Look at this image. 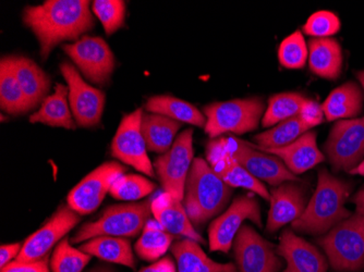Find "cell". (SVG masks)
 Instances as JSON below:
<instances>
[{"label": "cell", "instance_id": "1", "mask_svg": "<svg viewBox=\"0 0 364 272\" xmlns=\"http://www.w3.org/2000/svg\"><path fill=\"white\" fill-rule=\"evenodd\" d=\"M90 5L87 0H47L23 10V23L36 34L43 59L57 45L65 40L77 42L80 36L93 28L95 23Z\"/></svg>", "mask_w": 364, "mask_h": 272}, {"label": "cell", "instance_id": "2", "mask_svg": "<svg viewBox=\"0 0 364 272\" xmlns=\"http://www.w3.org/2000/svg\"><path fill=\"white\" fill-rule=\"evenodd\" d=\"M350 184L333 177L325 168L318 170V186L304 214L292 222V229L308 234H324L350 216L345 202Z\"/></svg>", "mask_w": 364, "mask_h": 272}, {"label": "cell", "instance_id": "3", "mask_svg": "<svg viewBox=\"0 0 364 272\" xmlns=\"http://www.w3.org/2000/svg\"><path fill=\"white\" fill-rule=\"evenodd\" d=\"M230 196V186L214 173L208 163L202 158L194 159L183 198V206L192 224L202 226L220 214Z\"/></svg>", "mask_w": 364, "mask_h": 272}, {"label": "cell", "instance_id": "4", "mask_svg": "<svg viewBox=\"0 0 364 272\" xmlns=\"http://www.w3.org/2000/svg\"><path fill=\"white\" fill-rule=\"evenodd\" d=\"M337 271H358L364 268V210L349 218L318 240Z\"/></svg>", "mask_w": 364, "mask_h": 272}, {"label": "cell", "instance_id": "5", "mask_svg": "<svg viewBox=\"0 0 364 272\" xmlns=\"http://www.w3.org/2000/svg\"><path fill=\"white\" fill-rule=\"evenodd\" d=\"M151 200L110 206L94 222L83 224L71 242L92 240L97 236L134 237L144 229L150 220Z\"/></svg>", "mask_w": 364, "mask_h": 272}, {"label": "cell", "instance_id": "6", "mask_svg": "<svg viewBox=\"0 0 364 272\" xmlns=\"http://www.w3.org/2000/svg\"><path fill=\"white\" fill-rule=\"evenodd\" d=\"M264 112L263 100L257 97L213 103L204 107V116H206L204 129L212 138L227 133L245 134L252 132L259 126Z\"/></svg>", "mask_w": 364, "mask_h": 272}, {"label": "cell", "instance_id": "7", "mask_svg": "<svg viewBox=\"0 0 364 272\" xmlns=\"http://www.w3.org/2000/svg\"><path fill=\"white\" fill-rule=\"evenodd\" d=\"M335 171L355 169L364 159V116L337 122L324 146Z\"/></svg>", "mask_w": 364, "mask_h": 272}, {"label": "cell", "instance_id": "8", "mask_svg": "<svg viewBox=\"0 0 364 272\" xmlns=\"http://www.w3.org/2000/svg\"><path fill=\"white\" fill-rule=\"evenodd\" d=\"M193 163V131L187 129L179 134L171 148L155 161L154 167L164 190L181 202L186 183Z\"/></svg>", "mask_w": 364, "mask_h": 272}, {"label": "cell", "instance_id": "9", "mask_svg": "<svg viewBox=\"0 0 364 272\" xmlns=\"http://www.w3.org/2000/svg\"><path fill=\"white\" fill-rule=\"evenodd\" d=\"M61 75L69 89V104L77 126L92 128L101 122L105 107V94L82 79L71 63L60 65Z\"/></svg>", "mask_w": 364, "mask_h": 272}, {"label": "cell", "instance_id": "10", "mask_svg": "<svg viewBox=\"0 0 364 272\" xmlns=\"http://www.w3.org/2000/svg\"><path fill=\"white\" fill-rule=\"evenodd\" d=\"M63 50L90 82L98 85L109 82L114 72V57L103 38L83 36L77 42L65 45Z\"/></svg>", "mask_w": 364, "mask_h": 272}, {"label": "cell", "instance_id": "11", "mask_svg": "<svg viewBox=\"0 0 364 272\" xmlns=\"http://www.w3.org/2000/svg\"><path fill=\"white\" fill-rule=\"evenodd\" d=\"M143 110L136 109L124 116L112 143V154L114 158L134 167L147 177L155 175L147 147L142 134Z\"/></svg>", "mask_w": 364, "mask_h": 272}, {"label": "cell", "instance_id": "12", "mask_svg": "<svg viewBox=\"0 0 364 272\" xmlns=\"http://www.w3.org/2000/svg\"><path fill=\"white\" fill-rule=\"evenodd\" d=\"M245 220L262 227L261 208L251 196L237 197L222 216L213 221L208 230L210 251L228 253Z\"/></svg>", "mask_w": 364, "mask_h": 272}, {"label": "cell", "instance_id": "13", "mask_svg": "<svg viewBox=\"0 0 364 272\" xmlns=\"http://www.w3.org/2000/svg\"><path fill=\"white\" fill-rule=\"evenodd\" d=\"M80 220V214L70 206L61 205L42 228L28 237L16 261L31 263L44 259L54 245L68 234Z\"/></svg>", "mask_w": 364, "mask_h": 272}, {"label": "cell", "instance_id": "14", "mask_svg": "<svg viewBox=\"0 0 364 272\" xmlns=\"http://www.w3.org/2000/svg\"><path fill=\"white\" fill-rule=\"evenodd\" d=\"M234 251L239 272H279L283 267L274 245L247 224L235 237Z\"/></svg>", "mask_w": 364, "mask_h": 272}, {"label": "cell", "instance_id": "15", "mask_svg": "<svg viewBox=\"0 0 364 272\" xmlns=\"http://www.w3.org/2000/svg\"><path fill=\"white\" fill-rule=\"evenodd\" d=\"M124 165L106 163L96 168L69 193L68 205L79 214H89L101 205L112 184L124 175Z\"/></svg>", "mask_w": 364, "mask_h": 272}, {"label": "cell", "instance_id": "16", "mask_svg": "<svg viewBox=\"0 0 364 272\" xmlns=\"http://www.w3.org/2000/svg\"><path fill=\"white\" fill-rule=\"evenodd\" d=\"M226 141L231 157L259 181L267 182L271 185L299 181L278 157L257 151L251 145L237 138H226Z\"/></svg>", "mask_w": 364, "mask_h": 272}, {"label": "cell", "instance_id": "17", "mask_svg": "<svg viewBox=\"0 0 364 272\" xmlns=\"http://www.w3.org/2000/svg\"><path fill=\"white\" fill-rule=\"evenodd\" d=\"M206 158L214 173L230 187H242L257 194L265 200H271V194L259 180L229 154L226 138L210 141L206 147Z\"/></svg>", "mask_w": 364, "mask_h": 272}, {"label": "cell", "instance_id": "18", "mask_svg": "<svg viewBox=\"0 0 364 272\" xmlns=\"http://www.w3.org/2000/svg\"><path fill=\"white\" fill-rule=\"evenodd\" d=\"M296 182H285L272 191L267 224L269 232H275L285 224H292L304 214L308 205V194L306 187Z\"/></svg>", "mask_w": 364, "mask_h": 272}, {"label": "cell", "instance_id": "19", "mask_svg": "<svg viewBox=\"0 0 364 272\" xmlns=\"http://www.w3.org/2000/svg\"><path fill=\"white\" fill-rule=\"evenodd\" d=\"M276 253L287 263L284 272L327 271L326 259L322 253L291 230L284 231Z\"/></svg>", "mask_w": 364, "mask_h": 272}, {"label": "cell", "instance_id": "20", "mask_svg": "<svg viewBox=\"0 0 364 272\" xmlns=\"http://www.w3.org/2000/svg\"><path fill=\"white\" fill-rule=\"evenodd\" d=\"M151 210L155 220L159 221L164 230H166L171 234L179 235L202 244L205 243L203 237L193 228L185 206L171 194L167 192L159 194L152 200Z\"/></svg>", "mask_w": 364, "mask_h": 272}, {"label": "cell", "instance_id": "21", "mask_svg": "<svg viewBox=\"0 0 364 272\" xmlns=\"http://www.w3.org/2000/svg\"><path fill=\"white\" fill-rule=\"evenodd\" d=\"M259 151L278 157L294 175H301L324 161V155L316 144V133L314 131H308L288 146Z\"/></svg>", "mask_w": 364, "mask_h": 272}, {"label": "cell", "instance_id": "22", "mask_svg": "<svg viewBox=\"0 0 364 272\" xmlns=\"http://www.w3.org/2000/svg\"><path fill=\"white\" fill-rule=\"evenodd\" d=\"M9 57L14 75L30 102L31 107L34 109L47 97L50 89V79L32 59L23 56Z\"/></svg>", "mask_w": 364, "mask_h": 272}, {"label": "cell", "instance_id": "23", "mask_svg": "<svg viewBox=\"0 0 364 272\" xmlns=\"http://www.w3.org/2000/svg\"><path fill=\"white\" fill-rule=\"evenodd\" d=\"M30 122L75 130L77 124L69 104L68 87L57 83L54 93L45 98L40 109L30 116Z\"/></svg>", "mask_w": 364, "mask_h": 272}, {"label": "cell", "instance_id": "24", "mask_svg": "<svg viewBox=\"0 0 364 272\" xmlns=\"http://www.w3.org/2000/svg\"><path fill=\"white\" fill-rule=\"evenodd\" d=\"M308 48L310 70L323 79H338L343 67V52L339 43L331 38H311Z\"/></svg>", "mask_w": 364, "mask_h": 272}, {"label": "cell", "instance_id": "25", "mask_svg": "<svg viewBox=\"0 0 364 272\" xmlns=\"http://www.w3.org/2000/svg\"><path fill=\"white\" fill-rule=\"evenodd\" d=\"M177 261L178 272H238L234 263L212 261L196 241L185 239L171 246Z\"/></svg>", "mask_w": 364, "mask_h": 272}, {"label": "cell", "instance_id": "26", "mask_svg": "<svg viewBox=\"0 0 364 272\" xmlns=\"http://www.w3.org/2000/svg\"><path fill=\"white\" fill-rule=\"evenodd\" d=\"M363 95L358 84L353 82L343 84L335 89L327 96L322 105L325 118L328 121H335L339 119L355 118L362 111Z\"/></svg>", "mask_w": 364, "mask_h": 272}, {"label": "cell", "instance_id": "27", "mask_svg": "<svg viewBox=\"0 0 364 272\" xmlns=\"http://www.w3.org/2000/svg\"><path fill=\"white\" fill-rule=\"evenodd\" d=\"M181 124L156 114H143L142 134L147 149L155 153H167L173 145Z\"/></svg>", "mask_w": 364, "mask_h": 272}, {"label": "cell", "instance_id": "28", "mask_svg": "<svg viewBox=\"0 0 364 272\" xmlns=\"http://www.w3.org/2000/svg\"><path fill=\"white\" fill-rule=\"evenodd\" d=\"M146 111L173 119L180 124L205 126L206 116L196 106L173 96H154L147 100Z\"/></svg>", "mask_w": 364, "mask_h": 272}, {"label": "cell", "instance_id": "29", "mask_svg": "<svg viewBox=\"0 0 364 272\" xmlns=\"http://www.w3.org/2000/svg\"><path fill=\"white\" fill-rule=\"evenodd\" d=\"M80 251L109 263H119L132 269L136 267V261L130 242L124 237H94L89 242L82 245Z\"/></svg>", "mask_w": 364, "mask_h": 272}, {"label": "cell", "instance_id": "30", "mask_svg": "<svg viewBox=\"0 0 364 272\" xmlns=\"http://www.w3.org/2000/svg\"><path fill=\"white\" fill-rule=\"evenodd\" d=\"M0 107L9 114H20L32 110L14 75L9 56L3 57L0 62Z\"/></svg>", "mask_w": 364, "mask_h": 272}, {"label": "cell", "instance_id": "31", "mask_svg": "<svg viewBox=\"0 0 364 272\" xmlns=\"http://www.w3.org/2000/svg\"><path fill=\"white\" fill-rule=\"evenodd\" d=\"M173 240V235L164 230L159 221L150 219L145 224L142 235L134 249L140 259L154 261L166 253Z\"/></svg>", "mask_w": 364, "mask_h": 272}, {"label": "cell", "instance_id": "32", "mask_svg": "<svg viewBox=\"0 0 364 272\" xmlns=\"http://www.w3.org/2000/svg\"><path fill=\"white\" fill-rule=\"evenodd\" d=\"M308 128L299 116L288 119L273 128L255 136L259 149L282 148L288 146L308 132Z\"/></svg>", "mask_w": 364, "mask_h": 272}, {"label": "cell", "instance_id": "33", "mask_svg": "<svg viewBox=\"0 0 364 272\" xmlns=\"http://www.w3.org/2000/svg\"><path fill=\"white\" fill-rule=\"evenodd\" d=\"M306 100V98L299 93L275 94L269 99V106L264 112L262 124L265 128H269L299 116Z\"/></svg>", "mask_w": 364, "mask_h": 272}, {"label": "cell", "instance_id": "34", "mask_svg": "<svg viewBox=\"0 0 364 272\" xmlns=\"http://www.w3.org/2000/svg\"><path fill=\"white\" fill-rule=\"evenodd\" d=\"M91 257L89 254L71 246L68 239H63L53 254L50 268L53 272H82Z\"/></svg>", "mask_w": 364, "mask_h": 272}, {"label": "cell", "instance_id": "35", "mask_svg": "<svg viewBox=\"0 0 364 272\" xmlns=\"http://www.w3.org/2000/svg\"><path fill=\"white\" fill-rule=\"evenodd\" d=\"M308 58V45L300 31L290 34L278 47V61L286 69H301Z\"/></svg>", "mask_w": 364, "mask_h": 272}, {"label": "cell", "instance_id": "36", "mask_svg": "<svg viewBox=\"0 0 364 272\" xmlns=\"http://www.w3.org/2000/svg\"><path fill=\"white\" fill-rule=\"evenodd\" d=\"M155 184L146 178L138 175H122L112 184L109 193L119 200H138L150 195Z\"/></svg>", "mask_w": 364, "mask_h": 272}, {"label": "cell", "instance_id": "37", "mask_svg": "<svg viewBox=\"0 0 364 272\" xmlns=\"http://www.w3.org/2000/svg\"><path fill=\"white\" fill-rule=\"evenodd\" d=\"M92 10L103 24L107 36L124 26L126 3L122 0H95L92 3Z\"/></svg>", "mask_w": 364, "mask_h": 272}, {"label": "cell", "instance_id": "38", "mask_svg": "<svg viewBox=\"0 0 364 272\" xmlns=\"http://www.w3.org/2000/svg\"><path fill=\"white\" fill-rule=\"evenodd\" d=\"M341 20L332 11L321 10L309 16L304 32L313 38H329L341 30Z\"/></svg>", "mask_w": 364, "mask_h": 272}, {"label": "cell", "instance_id": "39", "mask_svg": "<svg viewBox=\"0 0 364 272\" xmlns=\"http://www.w3.org/2000/svg\"><path fill=\"white\" fill-rule=\"evenodd\" d=\"M298 116L310 130L313 126H320L324 121L325 114L322 106L318 105L314 100L306 98Z\"/></svg>", "mask_w": 364, "mask_h": 272}, {"label": "cell", "instance_id": "40", "mask_svg": "<svg viewBox=\"0 0 364 272\" xmlns=\"http://www.w3.org/2000/svg\"><path fill=\"white\" fill-rule=\"evenodd\" d=\"M1 272H50L48 268V257L31 263H19L14 261L1 268Z\"/></svg>", "mask_w": 364, "mask_h": 272}, {"label": "cell", "instance_id": "41", "mask_svg": "<svg viewBox=\"0 0 364 272\" xmlns=\"http://www.w3.org/2000/svg\"><path fill=\"white\" fill-rule=\"evenodd\" d=\"M21 249L22 246L19 243L1 245V247H0V267H5L11 259H16L20 251H21Z\"/></svg>", "mask_w": 364, "mask_h": 272}, {"label": "cell", "instance_id": "42", "mask_svg": "<svg viewBox=\"0 0 364 272\" xmlns=\"http://www.w3.org/2000/svg\"><path fill=\"white\" fill-rule=\"evenodd\" d=\"M139 272H176V266L171 259L166 257Z\"/></svg>", "mask_w": 364, "mask_h": 272}, {"label": "cell", "instance_id": "43", "mask_svg": "<svg viewBox=\"0 0 364 272\" xmlns=\"http://www.w3.org/2000/svg\"><path fill=\"white\" fill-rule=\"evenodd\" d=\"M353 202L357 204V210H364V187L358 192L357 195L353 198Z\"/></svg>", "mask_w": 364, "mask_h": 272}, {"label": "cell", "instance_id": "44", "mask_svg": "<svg viewBox=\"0 0 364 272\" xmlns=\"http://www.w3.org/2000/svg\"><path fill=\"white\" fill-rule=\"evenodd\" d=\"M350 173L351 175H362V177H364V159L361 161V163L358 165V167H355V169L351 170Z\"/></svg>", "mask_w": 364, "mask_h": 272}, {"label": "cell", "instance_id": "45", "mask_svg": "<svg viewBox=\"0 0 364 272\" xmlns=\"http://www.w3.org/2000/svg\"><path fill=\"white\" fill-rule=\"evenodd\" d=\"M90 272H114V270L109 269L106 267H97L95 269H92Z\"/></svg>", "mask_w": 364, "mask_h": 272}, {"label": "cell", "instance_id": "46", "mask_svg": "<svg viewBox=\"0 0 364 272\" xmlns=\"http://www.w3.org/2000/svg\"><path fill=\"white\" fill-rule=\"evenodd\" d=\"M358 79H359L360 83L362 84V87H363L364 89V71L358 73Z\"/></svg>", "mask_w": 364, "mask_h": 272}]
</instances>
